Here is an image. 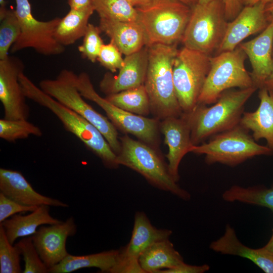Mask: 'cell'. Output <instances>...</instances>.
Segmentation results:
<instances>
[{"instance_id": "obj_10", "label": "cell", "mask_w": 273, "mask_h": 273, "mask_svg": "<svg viewBox=\"0 0 273 273\" xmlns=\"http://www.w3.org/2000/svg\"><path fill=\"white\" fill-rule=\"evenodd\" d=\"M211 56L185 47L178 50L173 65L176 96L184 113L193 111L210 69Z\"/></svg>"}, {"instance_id": "obj_39", "label": "cell", "mask_w": 273, "mask_h": 273, "mask_svg": "<svg viewBox=\"0 0 273 273\" xmlns=\"http://www.w3.org/2000/svg\"><path fill=\"white\" fill-rule=\"evenodd\" d=\"M221 1L223 5L226 18L229 22L233 20L244 7L241 0Z\"/></svg>"}, {"instance_id": "obj_25", "label": "cell", "mask_w": 273, "mask_h": 273, "mask_svg": "<svg viewBox=\"0 0 273 273\" xmlns=\"http://www.w3.org/2000/svg\"><path fill=\"white\" fill-rule=\"evenodd\" d=\"M139 261L145 273H159L162 270L174 268L184 262L169 239L150 246L140 255Z\"/></svg>"}, {"instance_id": "obj_13", "label": "cell", "mask_w": 273, "mask_h": 273, "mask_svg": "<svg viewBox=\"0 0 273 273\" xmlns=\"http://www.w3.org/2000/svg\"><path fill=\"white\" fill-rule=\"evenodd\" d=\"M172 233L170 230L156 228L144 212L137 211L130 240L118 249L116 262L111 273H145L139 263L140 255L154 243L169 239Z\"/></svg>"}, {"instance_id": "obj_9", "label": "cell", "mask_w": 273, "mask_h": 273, "mask_svg": "<svg viewBox=\"0 0 273 273\" xmlns=\"http://www.w3.org/2000/svg\"><path fill=\"white\" fill-rule=\"evenodd\" d=\"M246 58L239 46L211 56L210 69L197 105L214 104L224 92L234 87L244 89L254 86L245 67Z\"/></svg>"}, {"instance_id": "obj_34", "label": "cell", "mask_w": 273, "mask_h": 273, "mask_svg": "<svg viewBox=\"0 0 273 273\" xmlns=\"http://www.w3.org/2000/svg\"><path fill=\"white\" fill-rule=\"evenodd\" d=\"M24 261L23 273H48L49 268L40 258L32 241V237H25L14 244Z\"/></svg>"}, {"instance_id": "obj_16", "label": "cell", "mask_w": 273, "mask_h": 273, "mask_svg": "<svg viewBox=\"0 0 273 273\" xmlns=\"http://www.w3.org/2000/svg\"><path fill=\"white\" fill-rule=\"evenodd\" d=\"M266 5L260 3L243 7L237 16L228 22L224 37L216 54L234 50L248 36L263 31L271 18L265 12Z\"/></svg>"}, {"instance_id": "obj_32", "label": "cell", "mask_w": 273, "mask_h": 273, "mask_svg": "<svg viewBox=\"0 0 273 273\" xmlns=\"http://www.w3.org/2000/svg\"><path fill=\"white\" fill-rule=\"evenodd\" d=\"M0 60L7 58L8 52L20 34V26L15 10L7 9L0 15Z\"/></svg>"}, {"instance_id": "obj_46", "label": "cell", "mask_w": 273, "mask_h": 273, "mask_svg": "<svg viewBox=\"0 0 273 273\" xmlns=\"http://www.w3.org/2000/svg\"><path fill=\"white\" fill-rule=\"evenodd\" d=\"M190 7H193L195 4H196L198 0H178Z\"/></svg>"}, {"instance_id": "obj_11", "label": "cell", "mask_w": 273, "mask_h": 273, "mask_svg": "<svg viewBox=\"0 0 273 273\" xmlns=\"http://www.w3.org/2000/svg\"><path fill=\"white\" fill-rule=\"evenodd\" d=\"M77 87L84 98L95 102L105 112L117 129L133 135L140 141L157 148L159 145V120L128 112L102 98L95 90L86 72L78 75Z\"/></svg>"}, {"instance_id": "obj_15", "label": "cell", "mask_w": 273, "mask_h": 273, "mask_svg": "<svg viewBox=\"0 0 273 273\" xmlns=\"http://www.w3.org/2000/svg\"><path fill=\"white\" fill-rule=\"evenodd\" d=\"M76 231L75 220L70 217L56 224L41 225L31 236L40 258L49 269L60 263L68 255L67 238L74 236Z\"/></svg>"}, {"instance_id": "obj_26", "label": "cell", "mask_w": 273, "mask_h": 273, "mask_svg": "<svg viewBox=\"0 0 273 273\" xmlns=\"http://www.w3.org/2000/svg\"><path fill=\"white\" fill-rule=\"evenodd\" d=\"M118 250H110L84 255H68L58 264L49 268L51 273H70L89 267L110 273L116 264Z\"/></svg>"}, {"instance_id": "obj_48", "label": "cell", "mask_w": 273, "mask_h": 273, "mask_svg": "<svg viewBox=\"0 0 273 273\" xmlns=\"http://www.w3.org/2000/svg\"><path fill=\"white\" fill-rule=\"evenodd\" d=\"M213 0H198V3L200 4H205L211 2Z\"/></svg>"}, {"instance_id": "obj_49", "label": "cell", "mask_w": 273, "mask_h": 273, "mask_svg": "<svg viewBox=\"0 0 273 273\" xmlns=\"http://www.w3.org/2000/svg\"><path fill=\"white\" fill-rule=\"evenodd\" d=\"M272 55H273V47H272Z\"/></svg>"}, {"instance_id": "obj_24", "label": "cell", "mask_w": 273, "mask_h": 273, "mask_svg": "<svg viewBox=\"0 0 273 273\" xmlns=\"http://www.w3.org/2000/svg\"><path fill=\"white\" fill-rule=\"evenodd\" d=\"M50 207L42 205L28 214L18 213L1 222L10 242L14 244L19 238L32 236L41 225L60 222L61 220L50 214Z\"/></svg>"}, {"instance_id": "obj_14", "label": "cell", "mask_w": 273, "mask_h": 273, "mask_svg": "<svg viewBox=\"0 0 273 273\" xmlns=\"http://www.w3.org/2000/svg\"><path fill=\"white\" fill-rule=\"evenodd\" d=\"M24 68L22 61L16 57L0 60V101L6 119H28L29 116L30 107L19 80Z\"/></svg>"}, {"instance_id": "obj_28", "label": "cell", "mask_w": 273, "mask_h": 273, "mask_svg": "<svg viewBox=\"0 0 273 273\" xmlns=\"http://www.w3.org/2000/svg\"><path fill=\"white\" fill-rule=\"evenodd\" d=\"M105 98L114 105L134 114L146 116L151 112L150 101L144 84L106 95Z\"/></svg>"}, {"instance_id": "obj_33", "label": "cell", "mask_w": 273, "mask_h": 273, "mask_svg": "<svg viewBox=\"0 0 273 273\" xmlns=\"http://www.w3.org/2000/svg\"><path fill=\"white\" fill-rule=\"evenodd\" d=\"M20 256L18 249L10 242L0 224V272H23L20 266Z\"/></svg>"}, {"instance_id": "obj_21", "label": "cell", "mask_w": 273, "mask_h": 273, "mask_svg": "<svg viewBox=\"0 0 273 273\" xmlns=\"http://www.w3.org/2000/svg\"><path fill=\"white\" fill-rule=\"evenodd\" d=\"M99 27L125 56L138 52L147 45L144 29L138 21L100 19Z\"/></svg>"}, {"instance_id": "obj_45", "label": "cell", "mask_w": 273, "mask_h": 273, "mask_svg": "<svg viewBox=\"0 0 273 273\" xmlns=\"http://www.w3.org/2000/svg\"><path fill=\"white\" fill-rule=\"evenodd\" d=\"M265 11L268 15L273 16V1L266 5Z\"/></svg>"}, {"instance_id": "obj_35", "label": "cell", "mask_w": 273, "mask_h": 273, "mask_svg": "<svg viewBox=\"0 0 273 273\" xmlns=\"http://www.w3.org/2000/svg\"><path fill=\"white\" fill-rule=\"evenodd\" d=\"M101 32L99 26L88 24L83 37L82 43L78 47L82 58L92 63L97 61L101 47L104 44L100 35Z\"/></svg>"}, {"instance_id": "obj_7", "label": "cell", "mask_w": 273, "mask_h": 273, "mask_svg": "<svg viewBox=\"0 0 273 273\" xmlns=\"http://www.w3.org/2000/svg\"><path fill=\"white\" fill-rule=\"evenodd\" d=\"M228 22L221 0L197 3L192 7L181 42L185 47L212 56L223 39Z\"/></svg>"}, {"instance_id": "obj_38", "label": "cell", "mask_w": 273, "mask_h": 273, "mask_svg": "<svg viewBox=\"0 0 273 273\" xmlns=\"http://www.w3.org/2000/svg\"><path fill=\"white\" fill-rule=\"evenodd\" d=\"M209 268L210 266L207 264L192 265L184 262L174 268L162 270L159 273H203Z\"/></svg>"}, {"instance_id": "obj_6", "label": "cell", "mask_w": 273, "mask_h": 273, "mask_svg": "<svg viewBox=\"0 0 273 273\" xmlns=\"http://www.w3.org/2000/svg\"><path fill=\"white\" fill-rule=\"evenodd\" d=\"M78 75L63 69L55 79L41 80L39 87L46 94L79 114L103 135L117 155L121 149L117 129L109 119L97 112L84 99L77 87Z\"/></svg>"}, {"instance_id": "obj_31", "label": "cell", "mask_w": 273, "mask_h": 273, "mask_svg": "<svg viewBox=\"0 0 273 273\" xmlns=\"http://www.w3.org/2000/svg\"><path fill=\"white\" fill-rule=\"evenodd\" d=\"M41 136V129L27 119H0V138L9 142L25 139L30 135Z\"/></svg>"}, {"instance_id": "obj_1", "label": "cell", "mask_w": 273, "mask_h": 273, "mask_svg": "<svg viewBox=\"0 0 273 273\" xmlns=\"http://www.w3.org/2000/svg\"><path fill=\"white\" fill-rule=\"evenodd\" d=\"M19 80L26 98L50 110L62 122L65 130L75 135L87 149L98 157L106 167L109 169L118 168L117 155L94 125L44 93L24 72L19 75Z\"/></svg>"}, {"instance_id": "obj_4", "label": "cell", "mask_w": 273, "mask_h": 273, "mask_svg": "<svg viewBox=\"0 0 273 273\" xmlns=\"http://www.w3.org/2000/svg\"><path fill=\"white\" fill-rule=\"evenodd\" d=\"M147 45H177L181 42L192 7L178 0H152L135 8Z\"/></svg>"}, {"instance_id": "obj_27", "label": "cell", "mask_w": 273, "mask_h": 273, "mask_svg": "<svg viewBox=\"0 0 273 273\" xmlns=\"http://www.w3.org/2000/svg\"><path fill=\"white\" fill-rule=\"evenodd\" d=\"M95 11L94 7L84 10L70 9L63 18L55 31V37L65 47L74 43L83 37L89 24L90 17Z\"/></svg>"}, {"instance_id": "obj_29", "label": "cell", "mask_w": 273, "mask_h": 273, "mask_svg": "<svg viewBox=\"0 0 273 273\" xmlns=\"http://www.w3.org/2000/svg\"><path fill=\"white\" fill-rule=\"evenodd\" d=\"M222 198L228 202L238 201L265 207L273 211V187L233 186L223 193Z\"/></svg>"}, {"instance_id": "obj_41", "label": "cell", "mask_w": 273, "mask_h": 273, "mask_svg": "<svg viewBox=\"0 0 273 273\" xmlns=\"http://www.w3.org/2000/svg\"><path fill=\"white\" fill-rule=\"evenodd\" d=\"M270 95L273 96V70L264 83V86Z\"/></svg>"}, {"instance_id": "obj_17", "label": "cell", "mask_w": 273, "mask_h": 273, "mask_svg": "<svg viewBox=\"0 0 273 273\" xmlns=\"http://www.w3.org/2000/svg\"><path fill=\"white\" fill-rule=\"evenodd\" d=\"M148 61L147 46L125 56L123 64L116 75L107 72L100 82L101 92L106 95L136 87L144 84Z\"/></svg>"}, {"instance_id": "obj_2", "label": "cell", "mask_w": 273, "mask_h": 273, "mask_svg": "<svg viewBox=\"0 0 273 273\" xmlns=\"http://www.w3.org/2000/svg\"><path fill=\"white\" fill-rule=\"evenodd\" d=\"M258 88L254 86L224 92L214 105H197L188 113H183L191 129L193 145L240 124L246 102Z\"/></svg>"}, {"instance_id": "obj_23", "label": "cell", "mask_w": 273, "mask_h": 273, "mask_svg": "<svg viewBox=\"0 0 273 273\" xmlns=\"http://www.w3.org/2000/svg\"><path fill=\"white\" fill-rule=\"evenodd\" d=\"M212 250L223 254L237 255L250 260L266 273H273V256L262 248L253 249L242 244L235 231L227 225L223 235L210 245Z\"/></svg>"}, {"instance_id": "obj_19", "label": "cell", "mask_w": 273, "mask_h": 273, "mask_svg": "<svg viewBox=\"0 0 273 273\" xmlns=\"http://www.w3.org/2000/svg\"><path fill=\"white\" fill-rule=\"evenodd\" d=\"M159 127L168 147L166 155L168 168L174 180L179 179L178 167L184 156L190 152L193 146L189 124L183 114L180 116H171L162 120Z\"/></svg>"}, {"instance_id": "obj_8", "label": "cell", "mask_w": 273, "mask_h": 273, "mask_svg": "<svg viewBox=\"0 0 273 273\" xmlns=\"http://www.w3.org/2000/svg\"><path fill=\"white\" fill-rule=\"evenodd\" d=\"M240 124L214 135L207 143L193 145L190 152L205 155L209 164L220 163L235 166L258 155L272 153L267 146L258 144Z\"/></svg>"}, {"instance_id": "obj_3", "label": "cell", "mask_w": 273, "mask_h": 273, "mask_svg": "<svg viewBox=\"0 0 273 273\" xmlns=\"http://www.w3.org/2000/svg\"><path fill=\"white\" fill-rule=\"evenodd\" d=\"M147 47L148 61L144 84L149 97L151 112L159 120L180 116L183 111L176 96L173 77L177 45L155 44Z\"/></svg>"}, {"instance_id": "obj_44", "label": "cell", "mask_w": 273, "mask_h": 273, "mask_svg": "<svg viewBox=\"0 0 273 273\" xmlns=\"http://www.w3.org/2000/svg\"><path fill=\"white\" fill-rule=\"evenodd\" d=\"M133 7H138L144 6L150 3L152 0H127Z\"/></svg>"}, {"instance_id": "obj_36", "label": "cell", "mask_w": 273, "mask_h": 273, "mask_svg": "<svg viewBox=\"0 0 273 273\" xmlns=\"http://www.w3.org/2000/svg\"><path fill=\"white\" fill-rule=\"evenodd\" d=\"M122 54L115 43L110 41L104 44L99 52L97 61L104 68L112 73L119 70L123 64Z\"/></svg>"}, {"instance_id": "obj_43", "label": "cell", "mask_w": 273, "mask_h": 273, "mask_svg": "<svg viewBox=\"0 0 273 273\" xmlns=\"http://www.w3.org/2000/svg\"><path fill=\"white\" fill-rule=\"evenodd\" d=\"M264 251L267 252L273 256V230L272 235L268 243L263 247H261Z\"/></svg>"}, {"instance_id": "obj_22", "label": "cell", "mask_w": 273, "mask_h": 273, "mask_svg": "<svg viewBox=\"0 0 273 273\" xmlns=\"http://www.w3.org/2000/svg\"><path fill=\"white\" fill-rule=\"evenodd\" d=\"M258 97L260 104L257 109L254 112H244L240 124L252 131L256 141L265 139L273 153V96L263 87L260 88Z\"/></svg>"}, {"instance_id": "obj_20", "label": "cell", "mask_w": 273, "mask_h": 273, "mask_svg": "<svg viewBox=\"0 0 273 273\" xmlns=\"http://www.w3.org/2000/svg\"><path fill=\"white\" fill-rule=\"evenodd\" d=\"M0 192L22 204L68 207L67 204L37 192L19 171L0 168Z\"/></svg>"}, {"instance_id": "obj_40", "label": "cell", "mask_w": 273, "mask_h": 273, "mask_svg": "<svg viewBox=\"0 0 273 273\" xmlns=\"http://www.w3.org/2000/svg\"><path fill=\"white\" fill-rule=\"evenodd\" d=\"M70 9L75 10H84L93 7L92 0H68Z\"/></svg>"}, {"instance_id": "obj_30", "label": "cell", "mask_w": 273, "mask_h": 273, "mask_svg": "<svg viewBox=\"0 0 273 273\" xmlns=\"http://www.w3.org/2000/svg\"><path fill=\"white\" fill-rule=\"evenodd\" d=\"M100 19L121 21H138L135 7L127 0H92Z\"/></svg>"}, {"instance_id": "obj_12", "label": "cell", "mask_w": 273, "mask_h": 273, "mask_svg": "<svg viewBox=\"0 0 273 273\" xmlns=\"http://www.w3.org/2000/svg\"><path fill=\"white\" fill-rule=\"evenodd\" d=\"M16 15L20 26V34L13 44L10 52L14 53L31 48L37 53L46 56H57L65 51L64 46L55 37V31L61 20L56 17L48 21H40L32 15L28 0H15Z\"/></svg>"}, {"instance_id": "obj_37", "label": "cell", "mask_w": 273, "mask_h": 273, "mask_svg": "<svg viewBox=\"0 0 273 273\" xmlns=\"http://www.w3.org/2000/svg\"><path fill=\"white\" fill-rule=\"evenodd\" d=\"M38 207L22 204L0 192V223L15 214L31 212Z\"/></svg>"}, {"instance_id": "obj_42", "label": "cell", "mask_w": 273, "mask_h": 273, "mask_svg": "<svg viewBox=\"0 0 273 273\" xmlns=\"http://www.w3.org/2000/svg\"><path fill=\"white\" fill-rule=\"evenodd\" d=\"M243 6H252L255 4L262 3L267 5L271 2L273 0H241Z\"/></svg>"}, {"instance_id": "obj_5", "label": "cell", "mask_w": 273, "mask_h": 273, "mask_svg": "<svg viewBox=\"0 0 273 273\" xmlns=\"http://www.w3.org/2000/svg\"><path fill=\"white\" fill-rule=\"evenodd\" d=\"M121 149L116 161L141 174L152 186L185 200L190 194L181 188L170 175L168 164L154 148L127 135L119 138Z\"/></svg>"}, {"instance_id": "obj_18", "label": "cell", "mask_w": 273, "mask_h": 273, "mask_svg": "<svg viewBox=\"0 0 273 273\" xmlns=\"http://www.w3.org/2000/svg\"><path fill=\"white\" fill-rule=\"evenodd\" d=\"M239 46L250 61L252 69L250 75L254 85L259 89L263 87L273 70V16L259 35Z\"/></svg>"}, {"instance_id": "obj_47", "label": "cell", "mask_w": 273, "mask_h": 273, "mask_svg": "<svg viewBox=\"0 0 273 273\" xmlns=\"http://www.w3.org/2000/svg\"><path fill=\"white\" fill-rule=\"evenodd\" d=\"M5 0H0V14H3L7 9Z\"/></svg>"}]
</instances>
